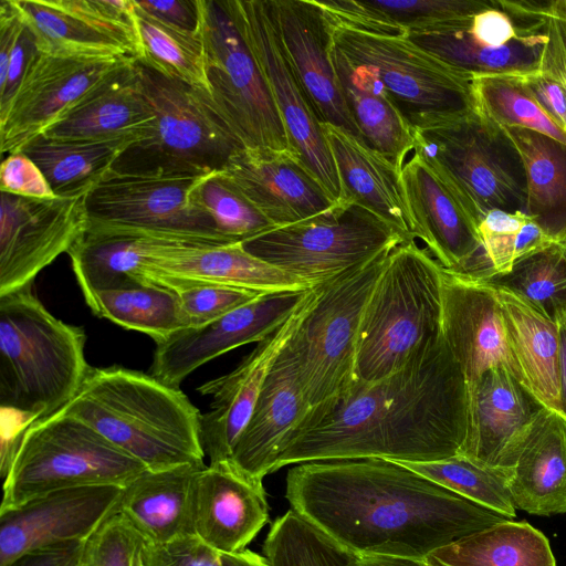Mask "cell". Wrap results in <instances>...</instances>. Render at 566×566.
<instances>
[{
    "mask_svg": "<svg viewBox=\"0 0 566 566\" xmlns=\"http://www.w3.org/2000/svg\"><path fill=\"white\" fill-rule=\"evenodd\" d=\"M285 497L292 510L358 556L424 559L511 520L380 458L298 463L286 474Z\"/></svg>",
    "mask_w": 566,
    "mask_h": 566,
    "instance_id": "obj_1",
    "label": "cell"
},
{
    "mask_svg": "<svg viewBox=\"0 0 566 566\" xmlns=\"http://www.w3.org/2000/svg\"><path fill=\"white\" fill-rule=\"evenodd\" d=\"M468 423V385L440 334L401 368L357 387L334 411L296 434L274 471L340 459L442 460L460 453Z\"/></svg>",
    "mask_w": 566,
    "mask_h": 566,
    "instance_id": "obj_2",
    "label": "cell"
},
{
    "mask_svg": "<svg viewBox=\"0 0 566 566\" xmlns=\"http://www.w3.org/2000/svg\"><path fill=\"white\" fill-rule=\"evenodd\" d=\"M148 470L205 463L198 408L179 389L119 366L91 368L62 409Z\"/></svg>",
    "mask_w": 566,
    "mask_h": 566,
    "instance_id": "obj_3",
    "label": "cell"
},
{
    "mask_svg": "<svg viewBox=\"0 0 566 566\" xmlns=\"http://www.w3.org/2000/svg\"><path fill=\"white\" fill-rule=\"evenodd\" d=\"M83 327L51 314L33 283L0 295V406L25 428L61 411L91 366Z\"/></svg>",
    "mask_w": 566,
    "mask_h": 566,
    "instance_id": "obj_4",
    "label": "cell"
},
{
    "mask_svg": "<svg viewBox=\"0 0 566 566\" xmlns=\"http://www.w3.org/2000/svg\"><path fill=\"white\" fill-rule=\"evenodd\" d=\"M441 271L416 240L389 253L361 317L357 387L398 370L419 347L441 334Z\"/></svg>",
    "mask_w": 566,
    "mask_h": 566,
    "instance_id": "obj_5",
    "label": "cell"
},
{
    "mask_svg": "<svg viewBox=\"0 0 566 566\" xmlns=\"http://www.w3.org/2000/svg\"><path fill=\"white\" fill-rule=\"evenodd\" d=\"M390 252L317 285L311 308L289 342L310 406L303 430L334 411L357 388L361 317Z\"/></svg>",
    "mask_w": 566,
    "mask_h": 566,
    "instance_id": "obj_6",
    "label": "cell"
},
{
    "mask_svg": "<svg viewBox=\"0 0 566 566\" xmlns=\"http://www.w3.org/2000/svg\"><path fill=\"white\" fill-rule=\"evenodd\" d=\"M146 469L90 424L61 410L22 433L2 476L0 512L65 489L124 488Z\"/></svg>",
    "mask_w": 566,
    "mask_h": 566,
    "instance_id": "obj_7",
    "label": "cell"
},
{
    "mask_svg": "<svg viewBox=\"0 0 566 566\" xmlns=\"http://www.w3.org/2000/svg\"><path fill=\"white\" fill-rule=\"evenodd\" d=\"M156 124L149 137L130 145L113 171L132 175L206 176L222 170L242 148L208 95L136 61Z\"/></svg>",
    "mask_w": 566,
    "mask_h": 566,
    "instance_id": "obj_8",
    "label": "cell"
},
{
    "mask_svg": "<svg viewBox=\"0 0 566 566\" xmlns=\"http://www.w3.org/2000/svg\"><path fill=\"white\" fill-rule=\"evenodd\" d=\"M413 132L415 148L478 226L494 209L525 211L524 165L502 128L475 113Z\"/></svg>",
    "mask_w": 566,
    "mask_h": 566,
    "instance_id": "obj_9",
    "label": "cell"
},
{
    "mask_svg": "<svg viewBox=\"0 0 566 566\" xmlns=\"http://www.w3.org/2000/svg\"><path fill=\"white\" fill-rule=\"evenodd\" d=\"M333 43L377 74L409 125L426 129L478 113L474 75L405 36H379L333 28Z\"/></svg>",
    "mask_w": 566,
    "mask_h": 566,
    "instance_id": "obj_10",
    "label": "cell"
},
{
    "mask_svg": "<svg viewBox=\"0 0 566 566\" xmlns=\"http://www.w3.org/2000/svg\"><path fill=\"white\" fill-rule=\"evenodd\" d=\"M408 241L390 224L352 202L321 216L275 227L243 249L313 286L360 266Z\"/></svg>",
    "mask_w": 566,
    "mask_h": 566,
    "instance_id": "obj_11",
    "label": "cell"
},
{
    "mask_svg": "<svg viewBox=\"0 0 566 566\" xmlns=\"http://www.w3.org/2000/svg\"><path fill=\"white\" fill-rule=\"evenodd\" d=\"M208 98L242 148L290 151L268 83L224 0H197Z\"/></svg>",
    "mask_w": 566,
    "mask_h": 566,
    "instance_id": "obj_12",
    "label": "cell"
},
{
    "mask_svg": "<svg viewBox=\"0 0 566 566\" xmlns=\"http://www.w3.org/2000/svg\"><path fill=\"white\" fill-rule=\"evenodd\" d=\"M543 0H491L461 20L408 38L448 63L478 75L525 76L541 71L548 41Z\"/></svg>",
    "mask_w": 566,
    "mask_h": 566,
    "instance_id": "obj_13",
    "label": "cell"
},
{
    "mask_svg": "<svg viewBox=\"0 0 566 566\" xmlns=\"http://www.w3.org/2000/svg\"><path fill=\"white\" fill-rule=\"evenodd\" d=\"M206 176L112 170L86 196V229L133 231L209 245L233 244L218 233L210 216L193 198Z\"/></svg>",
    "mask_w": 566,
    "mask_h": 566,
    "instance_id": "obj_14",
    "label": "cell"
},
{
    "mask_svg": "<svg viewBox=\"0 0 566 566\" xmlns=\"http://www.w3.org/2000/svg\"><path fill=\"white\" fill-rule=\"evenodd\" d=\"M224 3L268 83L291 153L334 200L343 202L333 155L285 53L273 0H224Z\"/></svg>",
    "mask_w": 566,
    "mask_h": 566,
    "instance_id": "obj_15",
    "label": "cell"
},
{
    "mask_svg": "<svg viewBox=\"0 0 566 566\" xmlns=\"http://www.w3.org/2000/svg\"><path fill=\"white\" fill-rule=\"evenodd\" d=\"M87 195L36 199L1 192L0 295L34 282L87 228Z\"/></svg>",
    "mask_w": 566,
    "mask_h": 566,
    "instance_id": "obj_16",
    "label": "cell"
},
{
    "mask_svg": "<svg viewBox=\"0 0 566 566\" xmlns=\"http://www.w3.org/2000/svg\"><path fill=\"white\" fill-rule=\"evenodd\" d=\"M128 57L61 56L38 50L0 114L1 153L21 151Z\"/></svg>",
    "mask_w": 566,
    "mask_h": 566,
    "instance_id": "obj_17",
    "label": "cell"
},
{
    "mask_svg": "<svg viewBox=\"0 0 566 566\" xmlns=\"http://www.w3.org/2000/svg\"><path fill=\"white\" fill-rule=\"evenodd\" d=\"M310 290L263 293L212 322L175 332L156 343L150 375L167 386L179 388L201 365L270 336L305 300Z\"/></svg>",
    "mask_w": 566,
    "mask_h": 566,
    "instance_id": "obj_18",
    "label": "cell"
},
{
    "mask_svg": "<svg viewBox=\"0 0 566 566\" xmlns=\"http://www.w3.org/2000/svg\"><path fill=\"white\" fill-rule=\"evenodd\" d=\"M122 492L118 485L65 489L0 512V566L28 553L86 542L117 512Z\"/></svg>",
    "mask_w": 566,
    "mask_h": 566,
    "instance_id": "obj_19",
    "label": "cell"
},
{
    "mask_svg": "<svg viewBox=\"0 0 566 566\" xmlns=\"http://www.w3.org/2000/svg\"><path fill=\"white\" fill-rule=\"evenodd\" d=\"M441 296V335L464 376L468 394L494 367L506 368L518 380L500 304L489 280L442 268Z\"/></svg>",
    "mask_w": 566,
    "mask_h": 566,
    "instance_id": "obj_20",
    "label": "cell"
},
{
    "mask_svg": "<svg viewBox=\"0 0 566 566\" xmlns=\"http://www.w3.org/2000/svg\"><path fill=\"white\" fill-rule=\"evenodd\" d=\"M317 285L270 336L256 344L230 373L202 384L198 391L210 397L200 417V439L210 463L230 460L247 427L268 374L311 308Z\"/></svg>",
    "mask_w": 566,
    "mask_h": 566,
    "instance_id": "obj_21",
    "label": "cell"
},
{
    "mask_svg": "<svg viewBox=\"0 0 566 566\" xmlns=\"http://www.w3.org/2000/svg\"><path fill=\"white\" fill-rule=\"evenodd\" d=\"M277 29L294 73L322 124L361 139L333 65V27L315 0H273Z\"/></svg>",
    "mask_w": 566,
    "mask_h": 566,
    "instance_id": "obj_22",
    "label": "cell"
},
{
    "mask_svg": "<svg viewBox=\"0 0 566 566\" xmlns=\"http://www.w3.org/2000/svg\"><path fill=\"white\" fill-rule=\"evenodd\" d=\"M221 171L275 227L321 216L340 203L290 151L240 148Z\"/></svg>",
    "mask_w": 566,
    "mask_h": 566,
    "instance_id": "obj_23",
    "label": "cell"
},
{
    "mask_svg": "<svg viewBox=\"0 0 566 566\" xmlns=\"http://www.w3.org/2000/svg\"><path fill=\"white\" fill-rule=\"evenodd\" d=\"M468 396V432L459 454L510 480L524 433L542 406L504 367L488 370Z\"/></svg>",
    "mask_w": 566,
    "mask_h": 566,
    "instance_id": "obj_24",
    "label": "cell"
},
{
    "mask_svg": "<svg viewBox=\"0 0 566 566\" xmlns=\"http://www.w3.org/2000/svg\"><path fill=\"white\" fill-rule=\"evenodd\" d=\"M401 179L416 240L448 270L472 272L481 256L479 226L415 148Z\"/></svg>",
    "mask_w": 566,
    "mask_h": 566,
    "instance_id": "obj_25",
    "label": "cell"
},
{
    "mask_svg": "<svg viewBox=\"0 0 566 566\" xmlns=\"http://www.w3.org/2000/svg\"><path fill=\"white\" fill-rule=\"evenodd\" d=\"M308 416L310 406L297 361L287 343L268 374L230 461L248 476L263 481L266 474L274 472L280 454L303 430Z\"/></svg>",
    "mask_w": 566,
    "mask_h": 566,
    "instance_id": "obj_26",
    "label": "cell"
},
{
    "mask_svg": "<svg viewBox=\"0 0 566 566\" xmlns=\"http://www.w3.org/2000/svg\"><path fill=\"white\" fill-rule=\"evenodd\" d=\"M269 521L263 481L230 460L209 463L197 476L195 535L222 555L245 549Z\"/></svg>",
    "mask_w": 566,
    "mask_h": 566,
    "instance_id": "obj_27",
    "label": "cell"
},
{
    "mask_svg": "<svg viewBox=\"0 0 566 566\" xmlns=\"http://www.w3.org/2000/svg\"><path fill=\"white\" fill-rule=\"evenodd\" d=\"M156 115L146 96L136 60L126 59L87 92L43 136L59 140H143Z\"/></svg>",
    "mask_w": 566,
    "mask_h": 566,
    "instance_id": "obj_28",
    "label": "cell"
},
{
    "mask_svg": "<svg viewBox=\"0 0 566 566\" xmlns=\"http://www.w3.org/2000/svg\"><path fill=\"white\" fill-rule=\"evenodd\" d=\"M338 174L342 201L356 203L416 240L401 171L361 139L331 124H322Z\"/></svg>",
    "mask_w": 566,
    "mask_h": 566,
    "instance_id": "obj_29",
    "label": "cell"
},
{
    "mask_svg": "<svg viewBox=\"0 0 566 566\" xmlns=\"http://www.w3.org/2000/svg\"><path fill=\"white\" fill-rule=\"evenodd\" d=\"M151 275L223 284L263 293L306 291L314 287L247 252L241 243L208 245L179 243L143 265L139 281Z\"/></svg>",
    "mask_w": 566,
    "mask_h": 566,
    "instance_id": "obj_30",
    "label": "cell"
},
{
    "mask_svg": "<svg viewBox=\"0 0 566 566\" xmlns=\"http://www.w3.org/2000/svg\"><path fill=\"white\" fill-rule=\"evenodd\" d=\"M205 467L144 470L123 488L117 512L144 542L166 544L193 536L196 481Z\"/></svg>",
    "mask_w": 566,
    "mask_h": 566,
    "instance_id": "obj_31",
    "label": "cell"
},
{
    "mask_svg": "<svg viewBox=\"0 0 566 566\" xmlns=\"http://www.w3.org/2000/svg\"><path fill=\"white\" fill-rule=\"evenodd\" d=\"M489 282L500 304L520 382L541 406L563 411L558 324L521 294Z\"/></svg>",
    "mask_w": 566,
    "mask_h": 566,
    "instance_id": "obj_32",
    "label": "cell"
},
{
    "mask_svg": "<svg viewBox=\"0 0 566 566\" xmlns=\"http://www.w3.org/2000/svg\"><path fill=\"white\" fill-rule=\"evenodd\" d=\"M510 490L516 509L566 513V415L542 406L520 444Z\"/></svg>",
    "mask_w": 566,
    "mask_h": 566,
    "instance_id": "obj_33",
    "label": "cell"
},
{
    "mask_svg": "<svg viewBox=\"0 0 566 566\" xmlns=\"http://www.w3.org/2000/svg\"><path fill=\"white\" fill-rule=\"evenodd\" d=\"M333 65L347 108L361 140L401 171L415 149V132L403 118L373 69L353 62L334 43Z\"/></svg>",
    "mask_w": 566,
    "mask_h": 566,
    "instance_id": "obj_34",
    "label": "cell"
},
{
    "mask_svg": "<svg viewBox=\"0 0 566 566\" xmlns=\"http://www.w3.org/2000/svg\"><path fill=\"white\" fill-rule=\"evenodd\" d=\"M184 242L195 243L133 231L86 229L67 254L83 296H87L97 291L142 284L143 265Z\"/></svg>",
    "mask_w": 566,
    "mask_h": 566,
    "instance_id": "obj_35",
    "label": "cell"
},
{
    "mask_svg": "<svg viewBox=\"0 0 566 566\" xmlns=\"http://www.w3.org/2000/svg\"><path fill=\"white\" fill-rule=\"evenodd\" d=\"M515 146L526 175L525 213L566 242V145L524 128H502Z\"/></svg>",
    "mask_w": 566,
    "mask_h": 566,
    "instance_id": "obj_36",
    "label": "cell"
},
{
    "mask_svg": "<svg viewBox=\"0 0 566 566\" xmlns=\"http://www.w3.org/2000/svg\"><path fill=\"white\" fill-rule=\"evenodd\" d=\"M428 566H557L547 537L526 521L505 520L436 549Z\"/></svg>",
    "mask_w": 566,
    "mask_h": 566,
    "instance_id": "obj_37",
    "label": "cell"
},
{
    "mask_svg": "<svg viewBox=\"0 0 566 566\" xmlns=\"http://www.w3.org/2000/svg\"><path fill=\"white\" fill-rule=\"evenodd\" d=\"M137 139L59 140L43 135L21 151L41 169L56 196L87 195Z\"/></svg>",
    "mask_w": 566,
    "mask_h": 566,
    "instance_id": "obj_38",
    "label": "cell"
},
{
    "mask_svg": "<svg viewBox=\"0 0 566 566\" xmlns=\"http://www.w3.org/2000/svg\"><path fill=\"white\" fill-rule=\"evenodd\" d=\"M91 311L159 343L188 327L176 293L157 283L97 291L84 296Z\"/></svg>",
    "mask_w": 566,
    "mask_h": 566,
    "instance_id": "obj_39",
    "label": "cell"
},
{
    "mask_svg": "<svg viewBox=\"0 0 566 566\" xmlns=\"http://www.w3.org/2000/svg\"><path fill=\"white\" fill-rule=\"evenodd\" d=\"M13 4L42 53L75 57L130 56L120 43L93 29L59 0H13Z\"/></svg>",
    "mask_w": 566,
    "mask_h": 566,
    "instance_id": "obj_40",
    "label": "cell"
},
{
    "mask_svg": "<svg viewBox=\"0 0 566 566\" xmlns=\"http://www.w3.org/2000/svg\"><path fill=\"white\" fill-rule=\"evenodd\" d=\"M135 4L143 51L138 62L208 95L205 51L197 32L163 21L136 0Z\"/></svg>",
    "mask_w": 566,
    "mask_h": 566,
    "instance_id": "obj_41",
    "label": "cell"
},
{
    "mask_svg": "<svg viewBox=\"0 0 566 566\" xmlns=\"http://www.w3.org/2000/svg\"><path fill=\"white\" fill-rule=\"evenodd\" d=\"M481 256L471 274L485 279L509 274L514 264L531 254L562 243L523 211H489L479 223Z\"/></svg>",
    "mask_w": 566,
    "mask_h": 566,
    "instance_id": "obj_42",
    "label": "cell"
},
{
    "mask_svg": "<svg viewBox=\"0 0 566 566\" xmlns=\"http://www.w3.org/2000/svg\"><path fill=\"white\" fill-rule=\"evenodd\" d=\"M476 111L500 128L537 132L566 145V133L534 97L522 76H474Z\"/></svg>",
    "mask_w": 566,
    "mask_h": 566,
    "instance_id": "obj_43",
    "label": "cell"
},
{
    "mask_svg": "<svg viewBox=\"0 0 566 566\" xmlns=\"http://www.w3.org/2000/svg\"><path fill=\"white\" fill-rule=\"evenodd\" d=\"M269 566H357L358 555L321 532L294 510L277 517L263 543Z\"/></svg>",
    "mask_w": 566,
    "mask_h": 566,
    "instance_id": "obj_44",
    "label": "cell"
},
{
    "mask_svg": "<svg viewBox=\"0 0 566 566\" xmlns=\"http://www.w3.org/2000/svg\"><path fill=\"white\" fill-rule=\"evenodd\" d=\"M397 462L485 509L511 520L516 516L510 480L464 455L430 462Z\"/></svg>",
    "mask_w": 566,
    "mask_h": 566,
    "instance_id": "obj_45",
    "label": "cell"
},
{
    "mask_svg": "<svg viewBox=\"0 0 566 566\" xmlns=\"http://www.w3.org/2000/svg\"><path fill=\"white\" fill-rule=\"evenodd\" d=\"M489 280L521 294L556 322L566 303V242L521 259L509 274Z\"/></svg>",
    "mask_w": 566,
    "mask_h": 566,
    "instance_id": "obj_46",
    "label": "cell"
},
{
    "mask_svg": "<svg viewBox=\"0 0 566 566\" xmlns=\"http://www.w3.org/2000/svg\"><path fill=\"white\" fill-rule=\"evenodd\" d=\"M193 198L229 243H242L275 228L221 170L207 175Z\"/></svg>",
    "mask_w": 566,
    "mask_h": 566,
    "instance_id": "obj_47",
    "label": "cell"
},
{
    "mask_svg": "<svg viewBox=\"0 0 566 566\" xmlns=\"http://www.w3.org/2000/svg\"><path fill=\"white\" fill-rule=\"evenodd\" d=\"M143 283H157L172 290L179 298L188 327H198L250 303L263 292L171 276L151 275Z\"/></svg>",
    "mask_w": 566,
    "mask_h": 566,
    "instance_id": "obj_48",
    "label": "cell"
},
{
    "mask_svg": "<svg viewBox=\"0 0 566 566\" xmlns=\"http://www.w3.org/2000/svg\"><path fill=\"white\" fill-rule=\"evenodd\" d=\"M408 32L461 20L488 8L491 0H374Z\"/></svg>",
    "mask_w": 566,
    "mask_h": 566,
    "instance_id": "obj_49",
    "label": "cell"
},
{
    "mask_svg": "<svg viewBox=\"0 0 566 566\" xmlns=\"http://www.w3.org/2000/svg\"><path fill=\"white\" fill-rule=\"evenodd\" d=\"M140 539L116 512L87 539L84 558L91 566H133Z\"/></svg>",
    "mask_w": 566,
    "mask_h": 566,
    "instance_id": "obj_50",
    "label": "cell"
},
{
    "mask_svg": "<svg viewBox=\"0 0 566 566\" xmlns=\"http://www.w3.org/2000/svg\"><path fill=\"white\" fill-rule=\"evenodd\" d=\"M316 4L333 28H345L379 36H405L409 32L397 24L374 0H325Z\"/></svg>",
    "mask_w": 566,
    "mask_h": 566,
    "instance_id": "obj_51",
    "label": "cell"
},
{
    "mask_svg": "<svg viewBox=\"0 0 566 566\" xmlns=\"http://www.w3.org/2000/svg\"><path fill=\"white\" fill-rule=\"evenodd\" d=\"M144 566H224L219 552L197 536H187L166 544L140 542Z\"/></svg>",
    "mask_w": 566,
    "mask_h": 566,
    "instance_id": "obj_52",
    "label": "cell"
},
{
    "mask_svg": "<svg viewBox=\"0 0 566 566\" xmlns=\"http://www.w3.org/2000/svg\"><path fill=\"white\" fill-rule=\"evenodd\" d=\"M0 190L36 199L57 197L41 169L23 151L9 154L3 159L0 167Z\"/></svg>",
    "mask_w": 566,
    "mask_h": 566,
    "instance_id": "obj_53",
    "label": "cell"
},
{
    "mask_svg": "<svg viewBox=\"0 0 566 566\" xmlns=\"http://www.w3.org/2000/svg\"><path fill=\"white\" fill-rule=\"evenodd\" d=\"M544 15L548 41L541 72L566 86V0H547Z\"/></svg>",
    "mask_w": 566,
    "mask_h": 566,
    "instance_id": "obj_54",
    "label": "cell"
},
{
    "mask_svg": "<svg viewBox=\"0 0 566 566\" xmlns=\"http://www.w3.org/2000/svg\"><path fill=\"white\" fill-rule=\"evenodd\" d=\"M38 51L35 40L23 22L22 30L10 55L6 73L0 77V114L14 96L33 54Z\"/></svg>",
    "mask_w": 566,
    "mask_h": 566,
    "instance_id": "obj_55",
    "label": "cell"
},
{
    "mask_svg": "<svg viewBox=\"0 0 566 566\" xmlns=\"http://www.w3.org/2000/svg\"><path fill=\"white\" fill-rule=\"evenodd\" d=\"M522 78L534 97L566 133V86L541 71Z\"/></svg>",
    "mask_w": 566,
    "mask_h": 566,
    "instance_id": "obj_56",
    "label": "cell"
},
{
    "mask_svg": "<svg viewBox=\"0 0 566 566\" xmlns=\"http://www.w3.org/2000/svg\"><path fill=\"white\" fill-rule=\"evenodd\" d=\"M148 13L178 28L197 32L199 11L197 0H136Z\"/></svg>",
    "mask_w": 566,
    "mask_h": 566,
    "instance_id": "obj_57",
    "label": "cell"
},
{
    "mask_svg": "<svg viewBox=\"0 0 566 566\" xmlns=\"http://www.w3.org/2000/svg\"><path fill=\"white\" fill-rule=\"evenodd\" d=\"M86 542L70 543L28 553L10 566H80L84 558Z\"/></svg>",
    "mask_w": 566,
    "mask_h": 566,
    "instance_id": "obj_58",
    "label": "cell"
},
{
    "mask_svg": "<svg viewBox=\"0 0 566 566\" xmlns=\"http://www.w3.org/2000/svg\"><path fill=\"white\" fill-rule=\"evenodd\" d=\"M357 566H428L426 559L392 556V555H360Z\"/></svg>",
    "mask_w": 566,
    "mask_h": 566,
    "instance_id": "obj_59",
    "label": "cell"
},
{
    "mask_svg": "<svg viewBox=\"0 0 566 566\" xmlns=\"http://www.w3.org/2000/svg\"><path fill=\"white\" fill-rule=\"evenodd\" d=\"M221 558L224 566H269L263 556L249 549L237 554L221 555Z\"/></svg>",
    "mask_w": 566,
    "mask_h": 566,
    "instance_id": "obj_60",
    "label": "cell"
},
{
    "mask_svg": "<svg viewBox=\"0 0 566 566\" xmlns=\"http://www.w3.org/2000/svg\"><path fill=\"white\" fill-rule=\"evenodd\" d=\"M560 356H559V370H560V398L562 410L566 415V331L560 328Z\"/></svg>",
    "mask_w": 566,
    "mask_h": 566,
    "instance_id": "obj_61",
    "label": "cell"
},
{
    "mask_svg": "<svg viewBox=\"0 0 566 566\" xmlns=\"http://www.w3.org/2000/svg\"><path fill=\"white\" fill-rule=\"evenodd\" d=\"M556 323L558 324V326L560 328H563L564 331H566V303L564 304L557 319H556Z\"/></svg>",
    "mask_w": 566,
    "mask_h": 566,
    "instance_id": "obj_62",
    "label": "cell"
},
{
    "mask_svg": "<svg viewBox=\"0 0 566 566\" xmlns=\"http://www.w3.org/2000/svg\"><path fill=\"white\" fill-rule=\"evenodd\" d=\"M140 542H142V539H140ZM140 542L138 544V547H137L135 556H134L133 566H144L142 555H140Z\"/></svg>",
    "mask_w": 566,
    "mask_h": 566,
    "instance_id": "obj_63",
    "label": "cell"
},
{
    "mask_svg": "<svg viewBox=\"0 0 566 566\" xmlns=\"http://www.w3.org/2000/svg\"><path fill=\"white\" fill-rule=\"evenodd\" d=\"M80 566H91V565L85 560V558H83V562Z\"/></svg>",
    "mask_w": 566,
    "mask_h": 566,
    "instance_id": "obj_64",
    "label": "cell"
}]
</instances>
